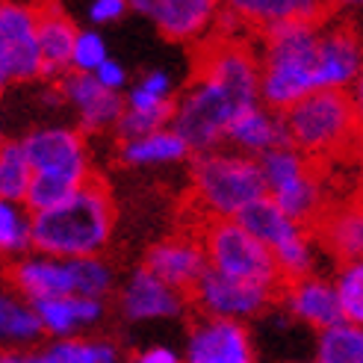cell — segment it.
Wrapping results in <instances>:
<instances>
[{"label": "cell", "mask_w": 363, "mask_h": 363, "mask_svg": "<svg viewBox=\"0 0 363 363\" xmlns=\"http://www.w3.org/2000/svg\"><path fill=\"white\" fill-rule=\"evenodd\" d=\"M106 89H110V92H118L121 95V89L127 86V68L118 62V60H106L101 68H98V74H95Z\"/></svg>", "instance_id": "cell-37"}, {"label": "cell", "mask_w": 363, "mask_h": 363, "mask_svg": "<svg viewBox=\"0 0 363 363\" xmlns=\"http://www.w3.org/2000/svg\"><path fill=\"white\" fill-rule=\"evenodd\" d=\"M228 145H233V151H240L251 160H260L269 151L284 148L289 145V130H286V118L278 110L257 104L245 110L228 130Z\"/></svg>", "instance_id": "cell-20"}, {"label": "cell", "mask_w": 363, "mask_h": 363, "mask_svg": "<svg viewBox=\"0 0 363 363\" xmlns=\"http://www.w3.org/2000/svg\"><path fill=\"white\" fill-rule=\"evenodd\" d=\"M118 313L124 322H162L186 313V293L160 281L154 272L136 266L118 289Z\"/></svg>", "instance_id": "cell-13"}, {"label": "cell", "mask_w": 363, "mask_h": 363, "mask_svg": "<svg viewBox=\"0 0 363 363\" xmlns=\"http://www.w3.org/2000/svg\"><path fill=\"white\" fill-rule=\"evenodd\" d=\"M24 151L33 162V189L27 207L42 213L57 207L71 192L86 186L92 177V151H89L86 133L65 124H45L21 136Z\"/></svg>", "instance_id": "cell-4"}, {"label": "cell", "mask_w": 363, "mask_h": 363, "mask_svg": "<svg viewBox=\"0 0 363 363\" xmlns=\"http://www.w3.org/2000/svg\"><path fill=\"white\" fill-rule=\"evenodd\" d=\"M139 86L145 89V92H151L154 98H160V101H172V92H174V80H172L169 71H162V68L148 71V74L139 80Z\"/></svg>", "instance_id": "cell-35"}, {"label": "cell", "mask_w": 363, "mask_h": 363, "mask_svg": "<svg viewBox=\"0 0 363 363\" xmlns=\"http://www.w3.org/2000/svg\"><path fill=\"white\" fill-rule=\"evenodd\" d=\"M349 95H352V104H354V116H357V124H360V133H363V71H360V77L357 83L349 89Z\"/></svg>", "instance_id": "cell-39"}, {"label": "cell", "mask_w": 363, "mask_h": 363, "mask_svg": "<svg viewBox=\"0 0 363 363\" xmlns=\"http://www.w3.org/2000/svg\"><path fill=\"white\" fill-rule=\"evenodd\" d=\"M172 116H174V104L160 106V110H124V116L116 124V139L121 142H133L142 136H151L162 127H172Z\"/></svg>", "instance_id": "cell-31"}, {"label": "cell", "mask_w": 363, "mask_h": 363, "mask_svg": "<svg viewBox=\"0 0 363 363\" xmlns=\"http://www.w3.org/2000/svg\"><path fill=\"white\" fill-rule=\"evenodd\" d=\"M360 172H363V145H360Z\"/></svg>", "instance_id": "cell-40"}, {"label": "cell", "mask_w": 363, "mask_h": 363, "mask_svg": "<svg viewBox=\"0 0 363 363\" xmlns=\"http://www.w3.org/2000/svg\"><path fill=\"white\" fill-rule=\"evenodd\" d=\"M184 363H257V349L245 322L201 316L186 334Z\"/></svg>", "instance_id": "cell-12"}, {"label": "cell", "mask_w": 363, "mask_h": 363, "mask_svg": "<svg viewBox=\"0 0 363 363\" xmlns=\"http://www.w3.org/2000/svg\"><path fill=\"white\" fill-rule=\"evenodd\" d=\"M50 363H124L121 349L106 337L57 340L45 346Z\"/></svg>", "instance_id": "cell-27"}, {"label": "cell", "mask_w": 363, "mask_h": 363, "mask_svg": "<svg viewBox=\"0 0 363 363\" xmlns=\"http://www.w3.org/2000/svg\"><path fill=\"white\" fill-rule=\"evenodd\" d=\"M230 9L240 18L260 24L263 30L286 21H316L322 15V6L311 4V0H237V4H230Z\"/></svg>", "instance_id": "cell-25"}, {"label": "cell", "mask_w": 363, "mask_h": 363, "mask_svg": "<svg viewBox=\"0 0 363 363\" xmlns=\"http://www.w3.org/2000/svg\"><path fill=\"white\" fill-rule=\"evenodd\" d=\"M319 42L316 21H286L263 30L260 50V104L289 113L296 104L322 92L319 83Z\"/></svg>", "instance_id": "cell-3"}, {"label": "cell", "mask_w": 363, "mask_h": 363, "mask_svg": "<svg viewBox=\"0 0 363 363\" xmlns=\"http://www.w3.org/2000/svg\"><path fill=\"white\" fill-rule=\"evenodd\" d=\"M363 71V39L346 24L322 27L319 42V83L322 89L349 92Z\"/></svg>", "instance_id": "cell-18"}, {"label": "cell", "mask_w": 363, "mask_h": 363, "mask_svg": "<svg viewBox=\"0 0 363 363\" xmlns=\"http://www.w3.org/2000/svg\"><path fill=\"white\" fill-rule=\"evenodd\" d=\"M45 337L42 316L33 301L18 293L0 296V340L6 349H39V340Z\"/></svg>", "instance_id": "cell-24"}, {"label": "cell", "mask_w": 363, "mask_h": 363, "mask_svg": "<svg viewBox=\"0 0 363 363\" xmlns=\"http://www.w3.org/2000/svg\"><path fill=\"white\" fill-rule=\"evenodd\" d=\"M130 9L148 18L169 42L204 39L219 18V6L213 0H136Z\"/></svg>", "instance_id": "cell-16"}, {"label": "cell", "mask_w": 363, "mask_h": 363, "mask_svg": "<svg viewBox=\"0 0 363 363\" xmlns=\"http://www.w3.org/2000/svg\"><path fill=\"white\" fill-rule=\"evenodd\" d=\"M281 304L286 307V313L296 322L307 325V328H313L319 334L334 328L340 322H346L340 289H337L334 278H325V275H307V278L284 284Z\"/></svg>", "instance_id": "cell-15"}, {"label": "cell", "mask_w": 363, "mask_h": 363, "mask_svg": "<svg viewBox=\"0 0 363 363\" xmlns=\"http://www.w3.org/2000/svg\"><path fill=\"white\" fill-rule=\"evenodd\" d=\"M148 272L169 286L180 289V293H195V286L210 272L207 251L201 237H189V233H174V237L157 240L148 251H145V263Z\"/></svg>", "instance_id": "cell-14"}, {"label": "cell", "mask_w": 363, "mask_h": 363, "mask_svg": "<svg viewBox=\"0 0 363 363\" xmlns=\"http://www.w3.org/2000/svg\"><path fill=\"white\" fill-rule=\"evenodd\" d=\"M33 180H35V172L24 151V142L4 139V145H0V201L27 204Z\"/></svg>", "instance_id": "cell-26"}, {"label": "cell", "mask_w": 363, "mask_h": 363, "mask_svg": "<svg viewBox=\"0 0 363 363\" xmlns=\"http://www.w3.org/2000/svg\"><path fill=\"white\" fill-rule=\"evenodd\" d=\"M130 363H184V354L172 346H162V342H154V346H145L139 349Z\"/></svg>", "instance_id": "cell-36"}, {"label": "cell", "mask_w": 363, "mask_h": 363, "mask_svg": "<svg viewBox=\"0 0 363 363\" xmlns=\"http://www.w3.org/2000/svg\"><path fill=\"white\" fill-rule=\"evenodd\" d=\"M35 311L42 316L45 334L57 342V340H77L89 328L101 325L106 316V301L83 298V296H62V298L39 301Z\"/></svg>", "instance_id": "cell-21"}, {"label": "cell", "mask_w": 363, "mask_h": 363, "mask_svg": "<svg viewBox=\"0 0 363 363\" xmlns=\"http://www.w3.org/2000/svg\"><path fill=\"white\" fill-rule=\"evenodd\" d=\"M130 9V4H124V0H92L86 9V18L92 21V27H106L118 21V18H124V12Z\"/></svg>", "instance_id": "cell-34"}, {"label": "cell", "mask_w": 363, "mask_h": 363, "mask_svg": "<svg viewBox=\"0 0 363 363\" xmlns=\"http://www.w3.org/2000/svg\"><path fill=\"white\" fill-rule=\"evenodd\" d=\"M0 363H50L45 349H6Z\"/></svg>", "instance_id": "cell-38"}, {"label": "cell", "mask_w": 363, "mask_h": 363, "mask_svg": "<svg viewBox=\"0 0 363 363\" xmlns=\"http://www.w3.org/2000/svg\"><path fill=\"white\" fill-rule=\"evenodd\" d=\"M284 118L289 130V145L311 160L340 157L363 145V133L349 92L322 89V92H313L311 98L296 104L289 113H284Z\"/></svg>", "instance_id": "cell-7"}, {"label": "cell", "mask_w": 363, "mask_h": 363, "mask_svg": "<svg viewBox=\"0 0 363 363\" xmlns=\"http://www.w3.org/2000/svg\"><path fill=\"white\" fill-rule=\"evenodd\" d=\"M0 251L21 260L33 251V210L27 204L0 201Z\"/></svg>", "instance_id": "cell-28"}, {"label": "cell", "mask_w": 363, "mask_h": 363, "mask_svg": "<svg viewBox=\"0 0 363 363\" xmlns=\"http://www.w3.org/2000/svg\"><path fill=\"white\" fill-rule=\"evenodd\" d=\"M257 162H260V172H263V180H266V192L278 189V186L289 184V180H296L298 174L313 169V160L304 157L298 148H293V145H284V148L269 151Z\"/></svg>", "instance_id": "cell-30"}, {"label": "cell", "mask_w": 363, "mask_h": 363, "mask_svg": "<svg viewBox=\"0 0 363 363\" xmlns=\"http://www.w3.org/2000/svg\"><path fill=\"white\" fill-rule=\"evenodd\" d=\"M260 104V57L245 42L216 39L198 60L195 80L174 101L172 130L195 154L219 151L230 124Z\"/></svg>", "instance_id": "cell-1"}, {"label": "cell", "mask_w": 363, "mask_h": 363, "mask_svg": "<svg viewBox=\"0 0 363 363\" xmlns=\"http://www.w3.org/2000/svg\"><path fill=\"white\" fill-rule=\"evenodd\" d=\"M334 284L340 289V301H342L346 319L363 328V260L340 266L334 275Z\"/></svg>", "instance_id": "cell-32"}, {"label": "cell", "mask_w": 363, "mask_h": 363, "mask_svg": "<svg viewBox=\"0 0 363 363\" xmlns=\"http://www.w3.org/2000/svg\"><path fill=\"white\" fill-rule=\"evenodd\" d=\"M281 293L266 286H254L245 281H233L219 272H207L201 284L195 286L192 301L201 311V316L213 319H233V322H248L269 311V304L275 301Z\"/></svg>", "instance_id": "cell-11"}, {"label": "cell", "mask_w": 363, "mask_h": 363, "mask_svg": "<svg viewBox=\"0 0 363 363\" xmlns=\"http://www.w3.org/2000/svg\"><path fill=\"white\" fill-rule=\"evenodd\" d=\"M316 242L340 266L363 260V198L331 204L316 225Z\"/></svg>", "instance_id": "cell-19"}, {"label": "cell", "mask_w": 363, "mask_h": 363, "mask_svg": "<svg viewBox=\"0 0 363 363\" xmlns=\"http://www.w3.org/2000/svg\"><path fill=\"white\" fill-rule=\"evenodd\" d=\"M201 242L207 251V263L213 272L233 281H245L254 286H266L281 293L284 278L272 254L254 233H248L237 219H213L201 230Z\"/></svg>", "instance_id": "cell-8"}, {"label": "cell", "mask_w": 363, "mask_h": 363, "mask_svg": "<svg viewBox=\"0 0 363 363\" xmlns=\"http://www.w3.org/2000/svg\"><path fill=\"white\" fill-rule=\"evenodd\" d=\"M110 60V48L106 39L95 30H80L77 45H74V57H71V74H98V68Z\"/></svg>", "instance_id": "cell-33"}, {"label": "cell", "mask_w": 363, "mask_h": 363, "mask_svg": "<svg viewBox=\"0 0 363 363\" xmlns=\"http://www.w3.org/2000/svg\"><path fill=\"white\" fill-rule=\"evenodd\" d=\"M45 77L39 45V6L0 4V83L24 86Z\"/></svg>", "instance_id": "cell-10"}, {"label": "cell", "mask_w": 363, "mask_h": 363, "mask_svg": "<svg viewBox=\"0 0 363 363\" xmlns=\"http://www.w3.org/2000/svg\"><path fill=\"white\" fill-rule=\"evenodd\" d=\"M237 222L275 254V263L281 269L284 284L316 275L313 266H316V245L319 242L307 233L304 225L289 219L269 195L260 198L257 204H251Z\"/></svg>", "instance_id": "cell-9"}, {"label": "cell", "mask_w": 363, "mask_h": 363, "mask_svg": "<svg viewBox=\"0 0 363 363\" xmlns=\"http://www.w3.org/2000/svg\"><path fill=\"white\" fill-rule=\"evenodd\" d=\"M192 201L213 219H240V216L266 198V180L260 162L240 151H207L195 154L192 169Z\"/></svg>", "instance_id": "cell-6"}, {"label": "cell", "mask_w": 363, "mask_h": 363, "mask_svg": "<svg viewBox=\"0 0 363 363\" xmlns=\"http://www.w3.org/2000/svg\"><path fill=\"white\" fill-rule=\"evenodd\" d=\"M60 89L65 104L74 110L83 133L116 130L118 118L127 110L124 98L118 92H110L95 74H68Z\"/></svg>", "instance_id": "cell-17"}, {"label": "cell", "mask_w": 363, "mask_h": 363, "mask_svg": "<svg viewBox=\"0 0 363 363\" xmlns=\"http://www.w3.org/2000/svg\"><path fill=\"white\" fill-rule=\"evenodd\" d=\"M6 281L12 286V293H18L33 304L62 298V296L106 301V296L116 289V269L104 257L60 260L39 251H30L27 257L9 263Z\"/></svg>", "instance_id": "cell-5"}, {"label": "cell", "mask_w": 363, "mask_h": 363, "mask_svg": "<svg viewBox=\"0 0 363 363\" xmlns=\"http://www.w3.org/2000/svg\"><path fill=\"white\" fill-rule=\"evenodd\" d=\"M77 35V24L60 6H39V45L45 60V77H57L71 68Z\"/></svg>", "instance_id": "cell-22"}, {"label": "cell", "mask_w": 363, "mask_h": 363, "mask_svg": "<svg viewBox=\"0 0 363 363\" xmlns=\"http://www.w3.org/2000/svg\"><path fill=\"white\" fill-rule=\"evenodd\" d=\"M192 148L186 145V139L174 133L172 127H162V130L142 136L133 142H121L118 145V162L121 166H136V169H148V166H174V162L189 160Z\"/></svg>", "instance_id": "cell-23"}, {"label": "cell", "mask_w": 363, "mask_h": 363, "mask_svg": "<svg viewBox=\"0 0 363 363\" xmlns=\"http://www.w3.org/2000/svg\"><path fill=\"white\" fill-rule=\"evenodd\" d=\"M316 360L322 363H363V328L354 322H340L322 331L316 340Z\"/></svg>", "instance_id": "cell-29"}, {"label": "cell", "mask_w": 363, "mask_h": 363, "mask_svg": "<svg viewBox=\"0 0 363 363\" xmlns=\"http://www.w3.org/2000/svg\"><path fill=\"white\" fill-rule=\"evenodd\" d=\"M116 230V201L104 180H89L57 207L33 213V251L60 260L101 257Z\"/></svg>", "instance_id": "cell-2"}, {"label": "cell", "mask_w": 363, "mask_h": 363, "mask_svg": "<svg viewBox=\"0 0 363 363\" xmlns=\"http://www.w3.org/2000/svg\"><path fill=\"white\" fill-rule=\"evenodd\" d=\"M311 363H322V360H311Z\"/></svg>", "instance_id": "cell-41"}]
</instances>
